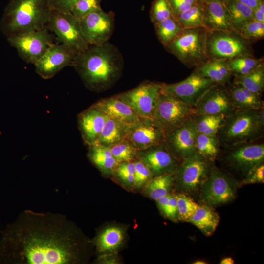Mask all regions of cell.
<instances>
[{
  "mask_svg": "<svg viewBox=\"0 0 264 264\" xmlns=\"http://www.w3.org/2000/svg\"><path fill=\"white\" fill-rule=\"evenodd\" d=\"M137 156L154 176L174 173L178 164V161L167 151L163 143L144 151H138Z\"/></svg>",
  "mask_w": 264,
  "mask_h": 264,
  "instance_id": "20",
  "label": "cell"
},
{
  "mask_svg": "<svg viewBox=\"0 0 264 264\" xmlns=\"http://www.w3.org/2000/svg\"><path fill=\"white\" fill-rule=\"evenodd\" d=\"M94 105L107 118L127 126L132 125L137 122L141 117L117 95L102 99Z\"/></svg>",
  "mask_w": 264,
  "mask_h": 264,
  "instance_id": "22",
  "label": "cell"
},
{
  "mask_svg": "<svg viewBox=\"0 0 264 264\" xmlns=\"http://www.w3.org/2000/svg\"><path fill=\"white\" fill-rule=\"evenodd\" d=\"M195 115L221 114L226 117L236 109L225 85L211 87L194 107Z\"/></svg>",
  "mask_w": 264,
  "mask_h": 264,
  "instance_id": "19",
  "label": "cell"
},
{
  "mask_svg": "<svg viewBox=\"0 0 264 264\" xmlns=\"http://www.w3.org/2000/svg\"><path fill=\"white\" fill-rule=\"evenodd\" d=\"M220 264H234V261L231 257L224 258L221 260L220 262Z\"/></svg>",
  "mask_w": 264,
  "mask_h": 264,
  "instance_id": "52",
  "label": "cell"
},
{
  "mask_svg": "<svg viewBox=\"0 0 264 264\" xmlns=\"http://www.w3.org/2000/svg\"><path fill=\"white\" fill-rule=\"evenodd\" d=\"M194 116L193 107L179 99L162 87L152 118L165 133L181 126Z\"/></svg>",
  "mask_w": 264,
  "mask_h": 264,
  "instance_id": "7",
  "label": "cell"
},
{
  "mask_svg": "<svg viewBox=\"0 0 264 264\" xmlns=\"http://www.w3.org/2000/svg\"><path fill=\"white\" fill-rule=\"evenodd\" d=\"M198 1L201 2H223L224 0H198Z\"/></svg>",
  "mask_w": 264,
  "mask_h": 264,
  "instance_id": "53",
  "label": "cell"
},
{
  "mask_svg": "<svg viewBox=\"0 0 264 264\" xmlns=\"http://www.w3.org/2000/svg\"><path fill=\"white\" fill-rule=\"evenodd\" d=\"M72 66L88 88L101 91L108 88L120 77L123 61L118 49L107 42L90 44L87 49L78 52Z\"/></svg>",
  "mask_w": 264,
  "mask_h": 264,
  "instance_id": "2",
  "label": "cell"
},
{
  "mask_svg": "<svg viewBox=\"0 0 264 264\" xmlns=\"http://www.w3.org/2000/svg\"><path fill=\"white\" fill-rule=\"evenodd\" d=\"M233 83L262 96L264 89V64L246 75L234 77Z\"/></svg>",
  "mask_w": 264,
  "mask_h": 264,
  "instance_id": "34",
  "label": "cell"
},
{
  "mask_svg": "<svg viewBox=\"0 0 264 264\" xmlns=\"http://www.w3.org/2000/svg\"><path fill=\"white\" fill-rule=\"evenodd\" d=\"M252 20L264 23V1L253 11Z\"/></svg>",
  "mask_w": 264,
  "mask_h": 264,
  "instance_id": "49",
  "label": "cell"
},
{
  "mask_svg": "<svg viewBox=\"0 0 264 264\" xmlns=\"http://www.w3.org/2000/svg\"><path fill=\"white\" fill-rule=\"evenodd\" d=\"M78 51L63 44H54L34 64L36 72L42 78L53 77L63 68L73 66Z\"/></svg>",
  "mask_w": 264,
  "mask_h": 264,
  "instance_id": "16",
  "label": "cell"
},
{
  "mask_svg": "<svg viewBox=\"0 0 264 264\" xmlns=\"http://www.w3.org/2000/svg\"><path fill=\"white\" fill-rule=\"evenodd\" d=\"M194 264H207L205 262L201 260H198L194 262Z\"/></svg>",
  "mask_w": 264,
  "mask_h": 264,
  "instance_id": "54",
  "label": "cell"
},
{
  "mask_svg": "<svg viewBox=\"0 0 264 264\" xmlns=\"http://www.w3.org/2000/svg\"><path fill=\"white\" fill-rule=\"evenodd\" d=\"M107 147L118 163L132 161L137 156L138 151L132 144L126 138L118 143Z\"/></svg>",
  "mask_w": 264,
  "mask_h": 264,
  "instance_id": "38",
  "label": "cell"
},
{
  "mask_svg": "<svg viewBox=\"0 0 264 264\" xmlns=\"http://www.w3.org/2000/svg\"><path fill=\"white\" fill-rule=\"evenodd\" d=\"M216 84L195 68L188 77L179 82L161 85L164 89L194 107L206 92Z\"/></svg>",
  "mask_w": 264,
  "mask_h": 264,
  "instance_id": "13",
  "label": "cell"
},
{
  "mask_svg": "<svg viewBox=\"0 0 264 264\" xmlns=\"http://www.w3.org/2000/svg\"><path fill=\"white\" fill-rule=\"evenodd\" d=\"M234 77L246 75L264 64V58L251 56L238 57L226 61Z\"/></svg>",
  "mask_w": 264,
  "mask_h": 264,
  "instance_id": "37",
  "label": "cell"
},
{
  "mask_svg": "<svg viewBox=\"0 0 264 264\" xmlns=\"http://www.w3.org/2000/svg\"><path fill=\"white\" fill-rule=\"evenodd\" d=\"M102 0H78L74 4L71 13L81 19L90 12L101 7Z\"/></svg>",
  "mask_w": 264,
  "mask_h": 264,
  "instance_id": "42",
  "label": "cell"
},
{
  "mask_svg": "<svg viewBox=\"0 0 264 264\" xmlns=\"http://www.w3.org/2000/svg\"><path fill=\"white\" fill-rule=\"evenodd\" d=\"M234 29L239 32L247 22L252 21L253 10L237 0H224Z\"/></svg>",
  "mask_w": 264,
  "mask_h": 264,
  "instance_id": "30",
  "label": "cell"
},
{
  "mask_svg": "<svg viewBox=\"0 0 264 264\" xmlns=\"http://www.w3.org/2000/svg\"><path fill=\"white\" fill-rule=\"evenodd\" d=\"M198 134L193 118L181 126L165 133L163 144L167 151L178 161L196 152Z\"/></svg>",
  "mask_w": 264,
  "mask_h": 264,
  "instance_id": "14",
  "label": "cell"
},
{
  "mask_svg": "<svg viewBox=\"0 0 264 264\" xmlns=\"http://www.w3.org/2000/svg\"><path fill=\"white\" fill-rule=\"evenodd\" d=\"M51 9L47 0H12L3 28L9 37L46 27Z\"/></svg>",
  "mask_w": 264,
  "mask_h": 264,
  "instance_id": "4",
  "label": "cell"
},
{
  "mask_svg": "<svg viewBox=\"0 0 264 264\" xmlns=\"http://www.w3.org/2000/svg\"><path fill=\"white\" fill-rule=\"evenodd\" d=\"M226 117L221 114L195 115L193 117L198 133L217 136L224 125Z\"/></svg>",
  "mask_w": 264,
  "mask_h": 264,
  "instance_id": "31",
  "label": "cell"
},
{
  "mask_svg": "<svg viewBox=\"0 0 264 264\" xmlns=\"http://www.w3.org/2000/svg\"><path fill=\"white\" fill-rule=\"evenodd\" d=\"M203 13V3L198 1L190 8L176 18L184 29L204 27Z\"/></svg>",
  "mask_w": 264,
  "mask_h": 264,
  "instance_id": "36",
  "label": "cell"
},
{
  "mask_svg": "<svg viewBox=\"0 0 264 264\" xmlns=\"http://www.w3.org/2000/svg\"><path fill=\"white\" fill-rule=\"evenodd\" d=\"M206 53L209 60L226 61L240 57H254L251 42L235 30H207Z\"/></svg>",
  "mask_w": 264,
  "mask_h": 264,
  "instance_id": "6",
  "label": "cell"
},
{
  "mask_svg": "<svg viewBox=\"0 0 264 264\" xmlns=\"http://www.w3.org/2000/svg\"><path fill=\"white\" fill-rule=\"evenodd\" d=\"M174 181V173L155 176L149 181L146 186V192L151 198L157 200L168 194Z\"/></svg>",
  "mask_w": 264,
  "mask_h": 264,
  "instance_id": "35",
  "label": "cell"
},
{
  "mask_svg": "<svg viewBox=\"0 0 264 264\" xmlns=\"http://www.w3.org/2000/svg\"><path fill=\"white\" fill-rule=\"evenodd\" d=\"M113 172L125 183L133 184L134 162L132 161L120 162L118 164Z\"/></svg>",
  "mask_w": 264,
  "mask_h": 264,
  "instance_id": "43",
  "label": "cell"
},
{
  "mask_svg": "<svg viewBox=\"0 0 264 264\" xmlns=\"http://www.w3.org/2000/svg\"><path fill=\"white\" fill-rule=\"evenodd\" d=\"M206 38L204 27L184 29L182 34L164 47L188 67L197 68L209 60Z\"/></svg>",
  "mask_w": 264,
  "mask_h": 264,
  "instance_id": "5",
  "label": "cell"
},
{
  "mask_svg": "<svg viewBox=\"0 0 264 264\" xmlns=\"http://www.w3.org/2000/svg\"><path fill=\"white\" fill-rule=\"evenodd\" d=\"M114 14L104 12L101 7L80 19L83 33L91 45H99L108 42L114 27Z\"/></svg>",
  "mask_w": 264,
  "mask_h": 264,
  "instance_id": "15",
  "label": "cell"
},
{
  "mask_svg": "<svg viewBox=\"0 0 264 264\" xmlns=\"http://www.w3.org/2000/svg\"><path fill=\"white\" fill-rule=\"evenodd\" d=\"M107 117L94 104L77 117L79 129L85 144H96Z\"/></svg>",
  "mask_w": 264,
  "mask_h": 264,
  "instance_id": "21",
  "label": "cell"
},
{
  "mask_svg": "<svg viewBox=\"0 0 264 264\" xmlns=\"http://www.w3.org/2000/svg\"><path fill=\"white\" fill-rule=\"evenodd\" d=\"M203 5V22L208 31L235 30L230 16L224 2H202Z\"/></svg>",
  "mask_w": 264,
  "mask_h": 264,
  "instance_id": "23",
  "label": "cell"
},
{
  "mask_svg": "<svg viewBox=\"0 0 264 264\" xmlns=\"http://www.w3.org/2000/svg\"><path fill=\"white\" fill-rule=\"evenodd\" d=\"M161 89V83L147 81L133 89L117 95V96L140 117L152 118Z\"/></svg>",
  "mask_w": 264,
  "mask_h": 264,
  "instance_id": "12",
  "label": "cell"
},
{
  "mask_svg": "<svg viewBox=\"0 0 264 264\" xmlns=\"http://www.w3.org/2000/svg\"><path fill=\"white\" fill-rule=\"evenodd\" d=\"M211 163L196 152L178 163L174 173V180L186 193H195L207 178Z\"/></svg>",
  "mask_w": 264,
  "mask_h": 264,
  "instance_id": "10",
  "label": "cell"
},
{
  "mask_svg": "<svg viewBox=\"0 0 264 264\" xmlns=\"http://www.w3.org/2000/svg\"><path fill=\"white\" fill-rule=\"evenodd\" d=\"M88 147V156L91 162L103 173H112L118 163L109 148L100 144H94Z\"/></svg>",
  "mask_w": 264,
  "mask_h": 264,
  "instance_id": "27",
  "label": "cell"
},
{
  "mask_svg": "<svg viewBox=\"0 0 264 264\" xmlns=\"http://www.w3.org/2000/svg\"><path fill=\"white\" fill-rule=\"evenodd\" d=\"M238 33L249 42L262 39L264 37V23L252 20L246 23Z\"/></svg>",
  "mask_w": 264,
  "mask_h": 264,
  "instance_id": "41",
  "label": "cell"
},
{
  "mask_svg": "<svg viewBox=\"0 0 264 264\" xmlns=\"http://www.w3.org/2000/svg\"><path fill=\"white\" fill-rule=\"evenodd\" d=\"M8 41L23 61L33 65L54 44L46 27L8 37Z\"/></svg>",
  "mask_w": 264,
  "mask_h": 264,
  "instance_id": "11",
  "label": "cell"
},
{
  "mask_svg": "<svg viewBox=\"0 0 264 264\" xmlns=\"http://www.w3.org/2000/svg\"><path fill=\"white\" fill-rule=\"evenodd\" d=\"M226 86L236 110H259L264 108L261 95L255 94L241 85L228 83Z\"/></svg>",
  "mask_w": 264,
  "mask_h": 264,
  "instance_id": "24",
  "label": "cell"
},
{
  "mask_svg": "<svg viewBox=\"0 0 264 264\" xmlns=\"http://www.w3.org/2000/svg\"><path fill=\"white\" fill-rule=\"evenodd\" d=\"M128 126L107 118L96 144L108 146L118 143L126 137Z\"/></svg>",
  "mask_w": 264,
  "mask_h": 264,
  "instance_id": "28",
  "label": "cell"
},
{
  "mask_svg": "<svg viewBox=\"0 0 264 264\" xmlns=\"http://www.w3.org/2000/svg\"><path fill=\"white\" fill-rule=\"evenodd\" d=\"M87 243L65 215L25 210L1 232L0 264H77Z\"/></svg>",
  "mask_w": 264,
  "mask_h": 264,
  "instance_id": "1",
  "label": "cell"
},
{
  "mask_svg": "<svg viewBox=\"0 0 264 264\" xmlns=\"http://www.w3.org/2000/svg\"><path fill=\"white\" fill-rule=\"evenodd\" d=\"M154 26L157 38L164 47L182 34L184 31L174 16L154 24Z\"/></svg>",
  "mask_w": 264,
  "mask_h": 264,
  "instance_id": "29",
  "label": "cell"
},
{
  "mask_svg": "<svg viewBox=\"0 0 264 264\" xmlns=\"http://www.w3.org/2000/svg\"><path fill=\"white\" fill-rule=\"evenodd\" d=\"M188 222L196 226L205 235L208 236L214 232L218 225L219 216L211 206L205 204L198 205Z\"/></svg>",
  "mask_w": 264,
  "mask_h": 264,
  "instance_id": "25",
  "label": "cell"
},
{
  "mask_svg": "<svg viewBox=\"0 0 264 264\" xmlns=\"http://www.w3.org/2000/svg\"><path fill=\"white\" fill-rule=\"evenodd\" d=\"M46 27L61 44L78 52L85 50L90 45L83 33L80 19L71 13L51 10Z\"/></svg>",
  "mask_w": 264,
  "mask_h": 264,
  "instance_id": "8",
  "label": "cell"
},
{
  "mask_svg": "<svg viewBox=\"0 0 264 264\" xmlns=\"http://www.w3.org/2000/svg\"><path fill=\"white\" fill-rule=\"evenodd\" d=\"M78 0H47L51 10L71 13Z\"/></svg>",
  "mask_w": 264,
  "mask_h": 264,
  "instance_id": "46",
  "label": "cell"
},
{
  "mask_svg": "<svg viewBox=\"0 0 264 264\" xmlns=\"http://www.w3.org/2000/svg\"><path fill=\"white\" fill-rule=\"evenodd\" d=\"M174 16L168 0H154L150 11L151 22L154 24Z\"/></svg>",
  "mask_w": 264,
  "mask_h": 264,
  "instance_id": "40",
  "label": "cell"
},
{
  "mask_svg": "<svg viewBox=\"0 0 264 264\" xmlns=\"http://www.w3.org/2000/svg\"><path fill=\"white\" fill-rule=\"evenodd\" d=\"M170 194H167L164 196H163L157 200V204L160 210L165 215L168 202L169 201Z\"/></svg>",
  "mask_w": 264,
  "mask_h": 264,
  "instance_id": "50",
  "label": "cell"
},
{
  "mask_svg": "<svg viewBox=\"0 0 264 264\" xmlns=\"http://www.w3.org/2000/svg\"><path fill=\"white\" fill-rule=\"evenodd\" d=\"M264 128V108L236 110L226 118L217 136L223 148L253 143L262 138Z\"/></svg>",
  "mask_w": 264,
  "mask_h": 264,
  "instance_id": "3",
  "label": "cell"
},
{
  "mask_svg": "<svg viewBox=\"0 0 264 264\" xmlns=\"http://www.w3.org/2000/svg\"><path fill=\"white\" fill-rule=\"evenodd\" d=\"M220 145L217 136H209L198 133L196 152L208 161L215 160L220 152Z\"/></svg>",
  "mask_w": 264,
  "mask_h": 264,
  "instance_id": "33",
  "label": "cell"
},
{
  "mask_svg": "<svg viewBox=\"0 0 264 264\" xmlns=\"http://www.w3.org/2000/svg\"><path fill=\"white\" fill-rule=\"evenodd\" d=\"M165 133L152 118L140 117L128 126L126 138L137 151H144L163 143Z\"/></svg>",
  "mask_w": 264,
  "mask_h": 264,
  "instance_id": "18",
  "label": "cell"
},
{
  "mask_svg": "<svg viewBox=\"0 0 264 264\" xmlns=\"http://www.w3.org/2000/svg\"><path fill=\"white\" fill-rule=\"evenodd\" d=\"M224 148L228 150L224 157L227 165L245 175L253 168L264 163V144L262 142L257 141Z\"/></svg>",
  "mask_w": 264,
  "mask_h": 264,
  "instance_id": "17",
  "label": "cell"
},
{
  "mask_svg": "<svg viewBox=\"0 0 264 264\" xmlns=\"http://www.w3.org/2000/svg\"><path fill=\"white\" fill-rule=\"evenodd\" d=\"M195 68L217 84L226 85L233 76L226 61L223 60L210 59Z\"/></svg>",
  "mask_w": 264,
  "mask_h": 264,
  "instance_id": "26",
  "label": "cell"
},
{
  "mask_svg": "<svg viewBox=\"0 0 264 264\" xmlns=\"http://www.w3.org/2000/svg\"><path fill=\"white\" fill-rule=\"evenodd\" d=\"M175 196L177 202V218L181 221L188 222L198 205L184 194H178Z\"/></svg>",
  "mask_w": 264,
  "mask_h": 264,
  "instance_id": "39",
  "label": "cell"
},
{
  "mask_svg": "<svg viewBox=\"0 0 264 264\" xmlns=\"http://www.w3.org/2000/svg\"><path fill=\"white\" fill-rule=\"evenodd\" d=\"M242 3L249 7L253 10L257 8L264 0H237Z\"/></svg>",
  "mask_w": 264,
  "mask_h": 264,
  "instance_id": "51",
  "label": "cell"
},
{
  "mask_svg": "<svg viewBox=\"0 0 264 264\" xmlns=\"http://www.w3.org/2000/svg\"><path fill=\"white\" fill-rule=\"evenodd\" d=\"M165 215L168 218L173 220H176L177 218V202L175 195L170 194Z\"/></svg>",
  "mask_w": 264,
  "mask_h": 264,
  "instance_id": "48",
  "label": "cell"
},
{
  "mask_svg": "<svg viewBox=\"0 0 264 264\" xmlns=\"http://www.w3.org/2000/svg\"><path fill=\"white\" fill-rule=\"evenodd\" d=\"M123 239L124 232L121 228L110 227L100 234L95 243L99 252L111 251L121 245Z\"/></svg>",
  "mask_w": 264,
  "mask_h": 264,
  "instance_id": "32",
  "label": "cell"
},
{
  "mask_svg": "<svg viewBox=\"0 0 264 264\" xmlns=\"http://www.w3.org/2000/svg\"><path fill=\"white\" fill-rule=\"evenodd\" d=\"M237 184L229 176L211 167L200 187L201 200L211 207L229 202L235 198Z\"/></svg>",
  "mask_w": 264,
  "mask_h": 264,
  "instance_id": "9",
  "label": "cell"
},
{
  "mask_svg": "<svg viewBox=\"0 0 264 264\" xmlns=\"http://www.w3.org/2000/svg\"><path fill=\"white\" fill-rule=\"evenodd\" d=\"M134 162L135 172L133 185L135 187H140L148 181H150L153 176L149 169L141 160Z\"/></svg>",
  "mask_w": 264,
  "mask_h": 264,
  "instance_id": "44",
  "label": "cell"
},
{
  "mask_svg": "<svg viewBox=\"0 0 264 264\" xmlns=\"http://www.w3.org/2000/svg\"><path fill=\"white\" fill-rule=\"evenodd\" d=\"M175 17L195 4L198 0H168Z\"/></svg>",
  "mask_w": 264,
  "mask_h": 264,
  "instance_id": "47",
  "label": "cell"
},
{
  "mask_svg": "<svg viewBox=\"0 0 264 264\" xmlns=\"http://www.w3.org/2000/svg\"><path fill=\"white\" fill-rule=\"evenodd\" d=\"M264 182V165L262 163L250 170L245 175L242 184L263 183Z\"/></svg>",
  "mask_w": 264,
  "mask_h": 264,
  "instance_id": "45",
  "label": "cell"
}]
</instances>
